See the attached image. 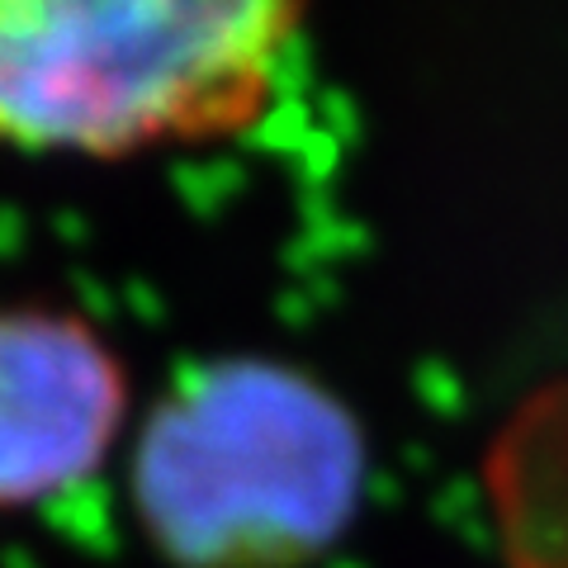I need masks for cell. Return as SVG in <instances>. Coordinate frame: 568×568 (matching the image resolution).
Instances as JSON below:
<instances>
[{"label":"cell","instance_id":"obj_1","mask_svg":"<svg viewBox=\"0 0 568 568\" xmlns=\"http://www.w3.org/2000/svg\"><path fill=\"white\" fill-rule=\"evenodd\" d=\"M275 0H0V138L129 152L256 123L294 48Z\"/></svg>","mask_w":568,"mask_h":568},{"label":"cell","instance_id":"obj_8","mask_svg":"<svg viewBox=\"0 0 568 568\" xmlns=\"http://www.w3.org/2000/svg\"><path fill=\"white\" fill-rule=\"evenodd\" d=\"M52 233H58V242H67V246H81L91 237V223H85V213H77V209H58L52 213Z\"/></svg>","mask_w":568,"mask_h":568},{"label":"cell","instance_id":"obj_6","mask_svg":"<svg viewBox=\"0 0 568 568\" xmlns=\"http://www.w3.org/2000/svg\"><path fill=\"white\" fill-rule=\"evenodd\" d=\"M24 242H29V219H24V209L0 204V261H14V256L24 252Z\"/></svg>","mask_w":568,"mask_h":568},{"label":"cell","instance_id":"obj_2","mask_svg":"<svg viewBox=\"0 0 568 568\" xmlns=\"http://www.w3.org/2000/svg\"><path fill=\"white\" fill-rule=\"evenodd\" d=\"M365 446L323 384L271 361H181L133 455V503L181 568H294L342 536Z\"/></svg>","mask_w":568,"mask_h":568},{"label":"cell","instance_id":"obj_7","mask_svg":"<svg viewBox=\"0 0 568 568\" xmlns=\"http://www.w3.org/2000/svg\"><path fill=\"white\" fill-rule=\"evenodd\" d=\"M123 304H129V308L142 317V323H156V317H162V298H156L142 280H129V284H123Z\"/></svg>","mask_w":568,"mask_h":568},{"label":"cell","instance_id":"obj_4","mask_svg":"<svg viewBox=\"0 0 568 568\" xmlns=\"http://www.w3.org/2000/svg\"><path fill=\"white\" fill-rule=\"evenodd\" d=\"M39 511H43V526L67 545L91 549V555H114L119 549L114 497L100 478H85V484L48 497V503H39Z\"/></svg>","mask_w":568,"mask_h":568},{"label":"cell","instance_id":"obj_5","mask_svg":"<svg viewBox=\"0 0 568 568\" xmlns=\"http://www.w3.org/2000/svg\"><path fill=\"white\" fill-rule=\"evenodd\" d=\"M71 290H77V298L85 304V313H95V317H110L114 308H119V298H114V290L104 280H95L85 265H77L71 271Z\"/></svg>","mask_w":568,"mask_h":568},{"label":"cell","instance_id":"obj_9","mask_svg":"<svg viewBox=\"0 0 568 568\" xmlns=\"http://www.w3.org/2000/svg\"><path fill=\"white\" fill-rule=\"evenodd\" d=\"M0 568H43V564L33 559L24 545H6V549H0Z\"/></svg>","mask_w":568,"mask_h":568},{"label":"cell","instance_id":"obj_3","mask_svg":"<svg viewBox=\"0 0 568 568\" xmlns=\"http://www.w3.org/2000/svg\"><path fill=\"white\" fill-rule=\"evenodd\" d=\"M123 398V369L85 323L0 313V503H48L95 478Z\"/></svg>","mask_w":568,"mask_h":568}]
</instances>
